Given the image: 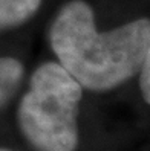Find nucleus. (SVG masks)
<instances>
[{
  "mask_svg": "<svg viewBox=\"0 0 150 151\" xmlns=\"http://www.w3.org/2000/svg\"><path fill=\"white\" fill-rule=\"evenodd\" d=\"M41 0H0V31L15 28L35 14Z\"/></svg>",
  "mask_w": 150,
  "mask_h": 151,
  "instance_id": "obj_3",
  "label": "nucleus"
},
{
  "mask_svg": "<svg viewBox=\"0 0 150 151\" xmlns=\"http://www.w3.org/2000/svg\"><path fill=\"white\" fill-rule=\"evenodd\" d=\"M23 78V66L14 58H0V107L19 88Z\"/></svg>",
  "mask_w": 150,
  "mask_h": 151,
  "instance_id": "obj_4",
  "label": "nucleus"
},
{
  "mask_svg": "<svg viewBox=\"0 0 150 151\" xmlns=\"http://www.w3.org/2000/svg\"><path fill=\"white\" fill-rule=\"evenodd\" d=\"M0 151H9V150H3V148H0Z\"/></svg>",
  "mask_w": 150,
  "mask_h": 151,
  "instance_id": "obj_6",
  "label": "nucleus"
},
{
  "mask_svg": "<svg viewBox=\"0 0 150 151\" xmlns=\"http://www.w3.org/2000/svg\"><path fill=\"white\" fill-rule=\"evenodd\" d=\"M83 87L57 63L40 66L19 107L20 130L38 151H75Z\"/></svg>",
  "mask_w": 150,
  "mask_h": 151,
  "instance_id": "obj_2",
  "label": "nucleus"
},
{
  "mask_svg": "<svg viewBox=\"0 0 150 151\" xmlns=\"http://www.w3.org/2000/svg\"><path fill=\"white\" fill-rule=\"evenodd\" d=\"M139 87L146 102L150 105V46L147 49V54L139 69Z\"/></svg>",
  "mask_w": 150,
  "mask_h": 151,
  "instance_id": "obj_5",
  "label": "nucleus"
},
{
  "mask_svg": "<svg viewBox=\"0 0 150 151\" xmlns=\"http://www.w3.org/2000/svg\"><path fill=\"white\" fill-rule=\"evenodd\" d=\"M51 46L60 66L81 87L110 90L139 72L150 46V20L96 32L91 6L72 0L52 23Z\"/></svg>",
  "mask_w": 150,
  "mask_h": 151,
  "instance_id": "obj_1",
  "label": "nucleus"
}]
</instances>
